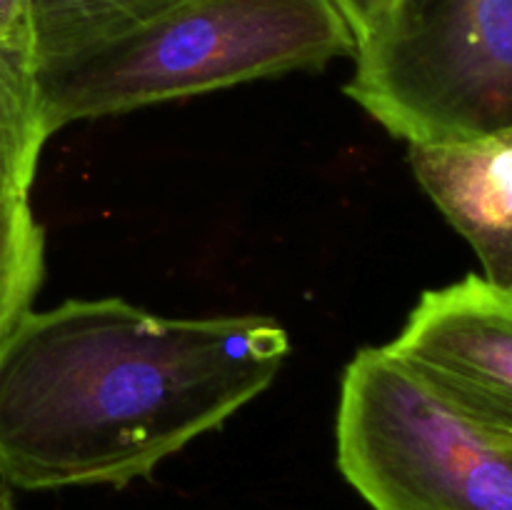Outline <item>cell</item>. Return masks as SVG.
Listing matches in <instances>:
<instances>
[{"label": "cell", "mask_w": 512, "mask_h": 510, "mask_svg": "<svg viewBox=\"0 0 512 510\" xmlns=\"http://www.w3.org/2000/svg\"><path fill=\"white\" fill-rule=\"evenodd\" d=\"M290 353L270 315H158L123 298L25 310L0 340V478L123 485L218 430Z\"/></svg>", "instance_id": "6da1fadb"}, {"label": "cell", "mask_w": 512, "mask_h": 510, "mask_svg": "<svg viewBox=\"0 0 512 510\" xmlns=\"http://www.w3.org/2000/svg\"><path fill=\"white\" fill-rule=\"evenodd\" d=\"M355 53L333 0H175L143 23L33 68L50 135Z\"/></svg>", "instance_id": "7a4b0ae2"}, {"label": "cell", "mask_w": 512, "mask_h": 510, "mask_svg": "<svg viewBox=\"0 0 512 510\" xmlns=\"http://www.w3.org/2000/svg\"><path fill=\"white\" fill-rule=\"evenodd\" d=\"M353 58L345 95L408 145L512 128V0H398Z\"/></svg>", "instance_id": "3957f363"}, {"label": "cell", "mask_w": 512, "mask_h": 510, "mask_svg": "<svg viewBox=\"0 0 512 510\" xmlns=\"http://www.w3.org/2000/svg\"><path fill=\"white\" fill-rule=\"evenodd\" d=\"M335 450L373 510H512V453L445 408L385 345L340 383Z\"/></svg>", "instance_id": "277c9868"}, {"label": "cell", "mask_w": 512, "mask_h": 510, "mask_svg": "<svg viewBox=\"0 0 512 510\" xmlns=\"http://www.w3.org/2000/svg\"><path fill=\"white\" fill-rule=\"evenodd\" d=\"M393 353L440 403L512 453V290L483 275L425 290Z\"/></svg>", "instance_id": "5b68a950"}, {"label": "cell", "mask_w": 512, "mask_h": 510, "mask_svg": "<svg viewBox=\"0 0 512 510\" xmlns=\"http://www.w3.org/2000/svg\"><path fill=\"white\" fill-rule=\"evenodd\" d=\"M408 160L420 188L475 250L483 278L512 290V128L410 143Z\"/></svg>", "instance_id": "8992f818"}, {"label": "cell", "mask_w": 512, "mask_h": 510, "mask_svg": "<svg viewBox=\"0 0 512 510\" xmlns=\"http://www.w3.org/2000/svg\"><path fill=\"white\" fill-rule=\"evenodd\" d=\"M175 0H30V73L35 65L113 38Z\"/></svg>", "instance_id": "52a82bcc"}, {"label": "cell", "mask_w": 512, "mask_h": 510, "mask_svg": "<svg viewBox=\"0 0 512 510\" xmlns=\"http://www.w3.org/2000/svg\"><path fill=\"white\" fill-rule=\"evenodd\" d=\"M48 138L33 73L20 60L0 55V213L28 200Z\"/></svg>", "instance_id": "ba28073f"}, {"label": "cell", "mask_w": 512, "mask_h": 510, "mask_svg": "<svg viewBox=\"0 0 512 510\" xmlns=\"http://www.w3.org/2000/svg\"><path fill=\"white\" fill-rule=\"evenodd\" d=\"M45 235L28 200L0 213V340L30 310L43 283Z\"/></svg>", "instance_id": "9c48e42d"}, {"label": "cell", "mask_w": 512, "mask_h": 510, "mask_svg": "<svg viewBox=\"0 0 512 510\" xmlns=\"http://www.w3.org/2000/svg\"><path fill=\"white\" fill-rule=\"evenodd\" d=\"M30 0H0V55L30 68Z\"/></svg>", "instance_id": "30bf717a"}, {"label": "cell", "mask_w": 512, "mask_h": 510, "mask_svg": "<svg viewBox=\"0 0 512 510\" xmlns=\"http://www.w3.org/2000/svg\"><path fill=\"white\" fill-rule=\"evenodd\" d=\"M333 3L353 30L355 45H358V40H363L388 13L390 0H333Z\"/></svg>", "instance_id": "8fae6325"}, {"label": "cell", "mask_w": 512, "mask_h": 510, "mask_svg": "<svg viewBox=\"0 0 512 510\" xmlns=\"http://www.w3.org/2000/svg\"><path fill=\"white\" fill-rule=\"evenodd\" d=\"M393 3H398V0H390V5H388V10H390V8H393Z\"/></svg>", "instance_id": "7c38bea8"}, {"label": "cell", "mask_w": 512, "mask_h": 510, "mask_svg": "<svg viewBox=\"0 0 512 510\" xmlns=\"http://www.w3.org/2000/svg\"><path fill=\"white\" fill-rule=\"evenodd\" d=\"M0 510H5V508H0Z\"/></svg>", "instance_id": "4fadbf2b"}]
</instances>
